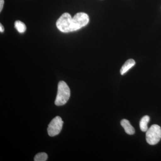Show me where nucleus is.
<instances>
[{
  "label": "nucleus",
  "instance_id": "obj_6",
  "mask_svg": "<svg viewBox=\"0 0 161 161\" xmlns=\"http://www.w3.org/2000/svg\"><path fill=\"white\" fill-rule=\"evenodd\" d=\"M121 125L127 134L133 135L135 133V129L131 125L130 121L127 119H122L121 121Z\"/></svg>",
  "mask_w": 161,
  "mask_h": 161
},
{
  "label": "nucleus",
  "instance_id": "obj_12",
  "mask_svg": "<svg viewBox=\"0 0 161 161\" xmlns=\"http://www.w3.org/2000/svg\"><path fill=\"white\" fill-rule=\"evenodd\" d=\"M4 31V28L2 24H0V32H3Z\"/></svg>",
  "mask_w": 161,
  "mask_h": 161
},
{
  "label": "nucleus",
  "instance_id": "obj_9",
  "mask_svg": "<svg viewBox=\"0 0 161 161\" xmlns=\"http://www.w3.org/2000/svg\"><path fill=\"white\" fill-rule=\"evenodd\" d=\"M15 27L20 33H23L26 31V27L25 24L20 21H16L15 22Z\"/></svg>",
  "mask_w": 161,
  "mask_h": 161
},
{
  "label": "nucleus",
  "instance_id": "obj_7",
  "mask_svg": "<svg viewBox=\"0 0 161 161\" xmlns=\"http://www.w3.org/2000/svg\"><path fill=\"white\" fill-rule=\"evenodd\" d=\"M136 64L135 60L133 59H130L126 61L124 65L122 67L120 70V74L124 75L127 71L129 70L132 67L134 66Z\"/></svg>",
  "mask_w": 161,
  "mask_h": 161
},
{
  "label": "nucleus",
  "instance_id": "obj_8",
  "mask_svg": "<svg viewBox=\"0 0 161 161\" xmlns=\"http://www.w3.org/2000/svg\"><path fill=\"white\" fill-rule=\"evenodd\" d=\"M150 118L148 115H145L142 118L140 122V127L142 132H147L148 130V123L150 121Z\"/></svg>",
  "mask_w": 161,
  "mask_h": 161
},
{
  "label": "nucleus",
  "instance_id": "obj_2",
  "mask_svg": "<svg viewBox=\"0 0 161 161\" xmlns=\"http://www.w3.org/2000/svg\"><path fill=\"white\" fill-rule=\"evenodd\" d=\"M161 139V128L157 125H153L147 130L146 133V140L150 145L158 143Z\"/></svg>",
  "mask_w": 161,
  "mask_h": 161
},
{
  "label": "nucleus",
  "instance_id": "obj_4",
  "mask_svg": "<svg viewBox=\"0 0 161 161\" xmlns=\"http://www.w3.org/2000/svg\"><path fill=\"white\" fill-rule=\"evenodd\" d=\"M71 16L68 13L63 14L57 21V27L60 31L64 33L71 32Z\"/></svg>",
  "mask_w": 161,
  "mask_h": 161
},
{
  "label": "nucleus",
  "instance_id": "obj_11",
  "mask_svg": "<svg viewBox=\"0 0 161 161\" xmlns=\"http://www.w3.org/2000/svg\"><path fill=\"white\" fill-rule=\"evenodd\" d=\"M4 0H0V12L2 11L4 6Z\"/></svg>",
  "mask_w": 161,
  "mask_h": 161
},
{
  "label": "nucleus",
  "instance_id": "obj_3",
  "mask_svg": "<svg viewBox=\"0 0 161 161\" xmlns=\"http://www.w3.org/2000/svg\"><path fill=\"white\" fill-rule=\"evenodd\" d=\"M89 22V17L86 14L82 12L76 14L72 18L71 32L76 31L86 26Z\"/></svg>",
  "mask_w": 161,
  "mask_h": 161
},
{
  "label": "nucleus",
  "instance_id": "obj_10",
  "mask_svg": "<svg viewBox=\"0 0 161 161\" xmlns=\"http://www.w3.org/2000/svg\"><path fill=\"white\" fill-rule=\"evenodd\" d=\"M48 158V156L45 153H40L35 156V161H46Z\"/></svg>",
  "mask_w": 161,
  "mask_h": 161
},
{
  "label": "nucleus",
  "instance_id": "obj_1",
  "mask_svg": "<svg viewBox=\"0 0 161 161\" xmlns=\"http://www.w3.org/2000/svg\"><path fill=\"white\" fill-rule=\"evenodd\" d=\"M70 97V90L66 82L61 80L58 85V93L55 101L56 105L59 106L65 104Z\"/></svg>",
  "mask_w": 161,
  "mask_h": 161
},
{
  "label": "nucleus",
  "instance_id": "obj_5",
  "mask_svg": "<svg viewBox=\"0 0 161 161\" xmlns=\"http://www.w3.org/2000/svg\"><path fill=\"white\" fill-rule=\"evenodd\" d=\"M63 121L60 116H57L53 119L50 122L47 131L48 135L50 136H54L60 133L63 127Z\"/></svg>",
  "mask_w": 161,
  "mask_h": 161
}]
</instances>
